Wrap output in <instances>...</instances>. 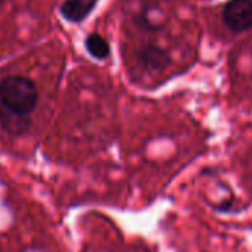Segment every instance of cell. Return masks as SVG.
<instances>
[{"label":"cell","mask_w":252,"mask_h":252,"mask_svg":"<svg viewBox=\"0 0 252 252\" xmlns=\"http://www.w3.org/2000/svg\"><path fill=\"white\" fill-rule=\"evenodd\" d=\"M37 104V88L34 82L23 76H9L0 82V105L27 116L34 111Z\"/></svg>","instance_id":"cell-1"},{"label":"cell","mask_w":252,"mask_h":252,"mask_svg":"<svg viewBox=\"0 0 252 252\" xmlns=\"http://www.w3.org/2000/svg\"><path fill=\"white\" fill-rule=\"evenodd\" d=\"M222 21L234 33L249 30L252 27V0H230L222 9Z\"/></svg>","instance_id":"cell-2"},{"label":"cell","mask_w":252,"mask_h":252,"mask_svg":"<svg viewBox=\"0 0 252 252\" xmlns=\"http://www.w3.org/2000/svg\"><path fill=\"white\" fill-rule=\"evenodd\" d=\"M96 2L98 0H65L61 6V15L70 23H79L89 15Z\"/></svg>","instance_id":"cell-3"},{"label":"cell","mask_w":252,"mask_h":252,"mask_svg":"<svg viewBox=\"0 0 252 252\" xmlns=\"http://www.w3.org/2000/svg\"><path fill=\"white\" fill-rule=\"evenodd\" d=\"M138 61L149 70H162L169 63V55L165 49L159 46H144L138 52Z\"/></svg>","instance_id":"cell-4"},{"label":"cell","mask_w":252,"mask_h":252,"mask_svg":"<svg viewBox=\"0 0 252 252\" xmlns=\"http://www.w3.org/2000/svg\"><path fill=\"white\" fill-rule=\"evenodd\" d=\"M0 123L3 128L11 134H23L29 129V119L27 116H20L5 107L0 105Z\"/></svg>","instance_id":"cell-5"},{"label":"cell","mask_w":252,"mask_h":252,"mask_svg":"<svg viewBox=\"0 0 252 252\" xmlns=\"http://www.w3.org/2000/svg\"><path fill=\"white\" fill-rule=\"evenodd\" d=\"M86 51L96 60H104L110 54V45L108 42L98 33H91L85 40Z\"/></svg>","instance_id":"cell-6"}]
</instances>
